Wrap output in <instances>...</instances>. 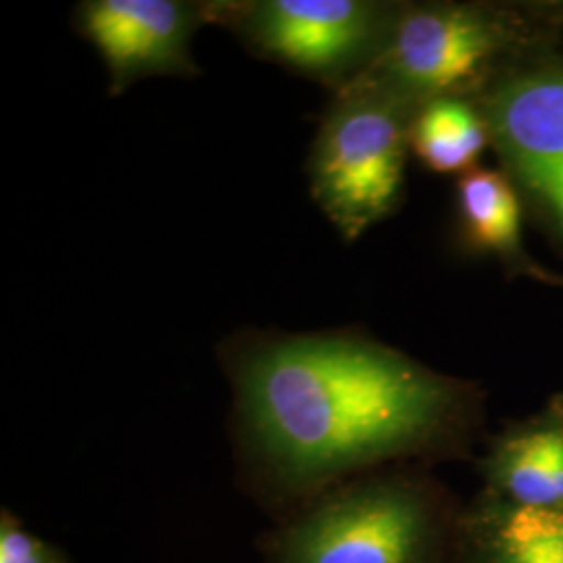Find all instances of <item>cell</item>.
I'll return each instance as SVG.
<instances>
[{
  "instance_id": "6da1fadb",
  "label": "cell",
  "mask_w": 563,
  "mask_h": 563,
  "mask_svg": "<svg viewBox=\"0 0 563 563\" xmlns=\"http://www.w3.org/2000/svg\"><path fill=\"white\" fill-rule=\"evenodd\" d=\"M242 439L290 488L455 443L476 393L355 330L249 332L230 344Z\"/></svg>"
},
{
  "instance_id": "7a4b0ae2",
  "label": "cell",
  "mask_w": 563,
  "mask_h": 563,
  "mask_svg": "<svg viewBox=\"0 0 563 563\" xmlns=\"http://www.w3.org/2000/svg\"><path fill=\"white\" fill-rule=\"evenodd\" d=\"M563 46V0L402 2L367 80L422 107L476 101L507 69Z\"/></svg>"
},
{
  "instance_id": "3957f363",
  "label": "cell",
  "mask_w": 563,
  "mask_h": 563,
  "mask_svg": "<svg viewBox=\"0 0 563 563\" xmlns=\"http://www.w3.org/2000/svg\"><path fill=\"white\" fill-rule=\"evenodd\" d=\"M420 107L374 81L332 95L311 144V197L346 242L390 218L402 199L411 123Z\"/></svg>"
},
{
  "instance_id": "277c9868",
  "label": "cell",
  "mask_w": 563,
  "mask_h": 563,
  "mask_svg": "<svg viewBox=\"0 0 563 563\" xmlns=\"http://www.w3.org/2000/svg\"><path fill=\"white\" fill-rule=\"evenodd\" d=\"M209 20L257 57L325 86L332 95L363 76L390 38L393 0H209Z\"/></svg>"
},
{
  "instance_id": "5b68a950",
  "label": "cell",
  "mask_w": 563,
  "mask_h": 563,
  "mask_svg": "<svg viewBox=\"0 0 563 563\" xmlns=\"http://www.w3.org/2000/svg\"><path fill=\"white\" fill-rule=\"evenodd\" d=\"M476 102L501 172L563 257V46L507 69Z\"/></svg>"
},
{
  "instance_id": "8992f818",
  "label": "cell",
  "mask_w": 563,
  "mask_h": 563,
  "mask_svg": "<svg viewBox=\"0 0 563 563\" xmlns=\"http://www.w3.org/2000/svg\"><path fill=\"white\" fill-rule=\"evenodd\" d=\"M432 522L422 495L401 481L355 484L328 497L278 541L280 563H426Z\"/></svg>"
},
{
  "instance_id": "52a82bcc",
  "label": "cell",
  "mask_w": 563,
  "mask_h": 563,
  "mask_svg": "<svg viewBox=\"0 0 563 563\" xmlns=\"http://www.w3.org/2000/svg\"><path fill=\"white\" fill-rule=\"evenodd\" d=\"M207 23V2L190 0H84L74 13L107 67L111 97L151 76H199L192 38Z\"/></svg>"
},
{
  "instance_id": "ba28073f",
  "label": "cell",
  "mask_w": 563,
  "mask_h": 563,
  "mask_svg": "<svg viewBox=\"0 0 563 563\" xmlns=\"http://www.w3.org/2000/svg\"><path fill=\"white\" fill-rule=\"evenodd\" d=\"M523 202L501 169L474 167L455 184V228L463 249L490 255L509 278L563 286V276L537 262L522 232Z\"/></svg>"
},
{
  "instance_id": "9c48e42d",
  "label": "cell",
  "mask_w": 563,
  "mask_h": 563,
  "mask_svg": "<svg viewBox=\"0 0 563 563\" xmlns=\"http://www.w3.org/2000/svg\"><path fill=\"white\" fill-rule=\"evenodd\" d=\"M483 467L493 497L563 509V395L553 397L537 418L507 428Z\"/></svg>"
},
{
  "instance_id": "30bf717a",
  "label": "cell",
  "mask_w": 563,
  "mask_h": 563,
  "mask_svg": "<svg viewBox=\"0 0 563 563\" xmlns=\"http://www.w3.org/2000/svg\"><path fill=\"white\" fill-rule=\"evenodd\" d=\"M474 563H563V509L493 497L470 526Z\"/></svg>"
},
{
  "instance_id": "8fae6325",
  "label": "cell",
  "mask_w": 563,
  "mask_h": 563,
  "mask_svg": "<svg viewBox=\"0 0 563 563\" xmlns=\"http://www.w3.org/2000/svg\"><path fill=\"white\" fill-rule=\"evenodd\" d=\"M411 155L439 176H463L478 167L488 128L478 102L434 99L423 102L411 123Z\"/></svg>"
},
{
  "instance_id": "7c38bea8",
  "label": "cell",
  "mask_w": 563,
  "mask_h": 563,
  "mask_svg": "<svg viewBox=\"0 0 563 563\" xmlns=\"http://www.w3.org/2000/svg\"><path fill=\"white\" fill-rule=\"evenodd\" d=\"M0 563H65L59 551L23 530L11 514L0 522Z\"/></svg>"
}]
</instances>
